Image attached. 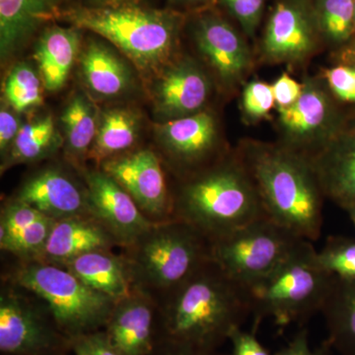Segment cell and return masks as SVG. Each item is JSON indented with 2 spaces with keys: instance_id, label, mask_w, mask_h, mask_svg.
Listing matches in <instances>:
<instances>
[{
  "instance_id": "f1b7e54d",
  "label": "cell",
  "mask_w": 355,
  "mask_h": 355,
  "mask_svg": "<svg viewBox=\"0 0 355 355\" xmlns=\"http://www.w3.org/2000/svg\"><path fill=\"white\" fill-rule=\"evenodd\" d=\"M60 140L53 116L25 123L21 127L12 146L2 159L1 170L18 164L38 162L55 153Z\"/></svg>"
},
{
  "instance_id": "7a4b0ae2",
  "label": "cell",
  "mask_w": 355,
  "mask_h": 355,
  "mask_svg": "<svg viewBox=\"0 0 355 355\" xmlns=\"http://www.w3.org/2000/svg\"><path fill=\"white\" fill-rule=\"evenodd\" d=\"M266 216L314 242L323 228L324 196L309 158L282 144L247 142L238 153Z\"/></svg>"
},
{
  "instance_id": "83f0119b",
  "label": "cell",
  "mask_w": 355,
  "mask_h": 355,
  "mask_svg": "<svg viewBox=\"0 0 355 355\" xmlns=\"http://www.w3.org/2000/svg\"><path fill=\"white\" fill-rule=\"evenodd\" d=\"M62 121L69 160L83 169L81 162L87 158L99 125L94 105L86 96H74L64 109Z\"/></svg>"
},
{
  "instance_id": "ee69618b",
  "label": "cell",
  "mask_w": 355,
  "mask_h": 355,
  "mask_svg": "<svg viewBox=\"0 0 355 355\" xmlns=\"http://www.w3.org/2000/svg\"><path fill=\"white\" fill-rule=\"evenodd\" d=\"M347 214H349L350 220H352V223H354L355 227V209H350L349 211H347Z\"/></svg>"
},
{
  "instance_id": "6da1fadb",
  "label": "cell",
  "mask_w": 355,
  "mask_h": 355,
  "mask_svg": "<svg viewBox=\"0 0 355 355\" xmlns=\"http://www.w3.org/2000/svg\"><path fill=\"white\" fill-rule=\"evenodd\" d=\"M161 338L218 349L251 315L249 293L210 259L157 301Z\"/></svg>"
},
{
  "instance_id": "7c38bea8",
  "label": "cell",
  "mask_w": 355,
  "mask_h": 355,
  "mask_svg": "<svg viewBox=\"0 0 355 355\" xmlns=\"http://www.w3.org/2000/svg\"><path fill=\"white\" fill-rule=\"evenodd\" d=\"M99 169L128 191L147 218L153 222L173 219V196L162 161L154 151H128L105 161Z\"/></svg>"
},
{
  "instance_id": "44dd1931",
  "label": "cell",
  "mask_w": 355,
  "mask_h": 355,
  "mask_svg": "<svg viewBox=\"0 0 355 355\" xmlns=\"http://www.w3.org/2000/svg\"><path fill=\"white\" fill-rule=\"evenodd\" d=\"M116 247H120L116 240L94 217L72 216L55 221L38 261L62 265L89 252Z\"/></svg>"
},
{
  "instance_id": "d590c367",
  "label": "cell",
  "mask_w": 355,
  "mask_h": 355,
  "mask_svg": "<svg viewBox=\"0 0 355 355\" xmlns=\"http://www.w3.org/2000/svg\"><path fill=\"white\" fill-rule=\"evenodd\" d=\"M74 355H123L110 342L104 330L72 338Z\"/></svg>"
},
{
  "instance_id": "7402d4cb",
  "label": "cell",
  "mask_w": 355,
  "mask_h": 355,
  "mask_svg": "<svg viewBox=\"0 0 355 355\" xmlns=\"http://www.w3.org/2000/svg\"><path fill=\"white\" fill-rule=\"evenodd\" d=\"M91 288L119 301L132 293V277L125 259L113 250H96L62 265Z\"/></svg>"
},
{
  "instance_id": "603a6c76",
  "label": "cell",
  "mask_w": 355,
  "mask_h": 355,
  "mask_svg": "<svg viewBox=\"0 0 355 355\" xmlns=\"http://www.w3.org/2000/svg\"><path fill=\"white\" fill-rule=\"evenodd\" d=\"M64 0H0L2 58L19 50L46 21L57 17Z\"/></svg>"
},
{
  "instance_id": "8fae6325",
  "label": "cell",
  "mask_w": 355,
  "mask_h": 355,
  "mask_svg": "<svg viewBox=\"0 0 355 355\" xmlns=\"http://www.w3.org/2000/svg\"><path fill=\"white\" fill-rule=\"evenodd\" d=\"M320 42L313 0H277L261 39V57L272 64H299Z\"/></svg>"
},
{
  "instance_id": "9c48e42d",
  "label": "cell",
  "mask_w": 355,
  "mask_h": 355,
  "mask_svg": "<svg viewBox=\"0 0 355 355\" xmlns=\"http://www.w3.org/2000/svg\"><path fill=\"white\" fill-rule=\"evenodd\" d=\"M0 352L6 355H69L72 340L38 296L2 280Z\"/></svg>"
},
{
  "instance_id": "2e32d148",
  "label": "cell",
  "mask_w": 355,
  "mask_h": 355,
  "mask_svg": "<svg viewBox=\"0 0 355 355\" xmlns=\"http://www.w3.org/2000/svg\"><path fill=\"white\" fill-rule=\"evenodd\" d=\"M103 330L121 354L150 355L161 340L157 301L133 288L130 295L116 301Z\"/></svg>"
},
{
  "instance_id": "5bb4252c",
  "label": "cell",
  "mask_w": 355,
  "mask_h": 355,
  "mask_svg": "<svg viewBox=\"0 0 355 355\" xmlns=\"http://www.w3.org/2000/svg\"><path fill=\"white\" fill-rule=\"evenodd\" d=\"M157 137L167 160L182 179L205 169L221 158L218 149V127L209 111L176 120L167 121L157 128Z\"/></svg>"
},
{
  "instance_id": "cb8c5ba5",
  "label": "cell",
  "mask_w": 355,
  "mask_h": 355,
  "mask_svg": "<svg viewBox=\"0 0 355 355\" xmlns=\"http://www.w3.org/2000/svg\"><path fill=\"white\" fill-rule=\"evenodd\" d=\"M79 53L80 33L73 26H53L42 34L35 50V60L46 90L62 88Z\"/></svg>"
},
{
  "instance_id": "30bf717a",
  "label": "cell",
  "mask_w": 355,
  "mask_h": 355,
  "mask_svg": "<svg viewBox=\"0 0 355 355\" xmlns=\"http://www.w3.org/2000/svg\"><path fill=\"white\" fill-rule=\"evenodd\" d=\"M297 101L279 112L280 144L307 158L321 151L352 125L323 81L307 77Z\"/></svg>"
},
{
  "instance_id": "1f68e13d",
  "label": "cell",
  "mask_w": 355,
  "mask_h": 355,
  "mask_svg": "<svg viewBox=\"0 0 355 355\" xmlns=\"http://www.w3.org/2000/svg\"><path fill=\"white\" fill-rule=\"evenodd\" d=\"M318 261L324 270L338 279L355 280V240L343 236H331L321 251Z\"/></svg>"
},
{
  "instance_id": "ab89813d",
  "label": "cell",
  "mask_w": 355,
  "mask_h": 355,
  "mask_svg": "<svg viewBox=\"0 0 355 355\" xmlns=\"http://www.w3.org/2000/svg\"><path fill=\"white\" fill-rule=\"evenodd\" d=\"M21 127L22 125H20L19 120L13 112L9 111L6 107H1V111H0V151H1L2 159L6 157L9 149L12 146Z\"/></svg>"
},
{
  "instance_id": "f35d334b",
  "label": "cell",
  "mask_w": 355,
  "mask_h": 355,
  "mask_svg": "<svg viewBox=\"0 0 355 355\" xmlns=\"http://www.w3.org/2000/svg\"><path fill=\"white\" fill-rule=\"evenodd\" d=\"M333 350L330 343L324 340L321 347L312 349L309 343V331L302 328L292 338L291 342L273 355H330Z\"/></svg>"
},
{
  "instance_id": "ac0fdd59",
  "label": "cell",
  "mask_w": 355,
  "mask_h": 355,
  "mask_svg": "<svg viewBox=\"0 0 355 355\" xmlns=\"http://www.w3.org/2000/svg\"><path fill=\"white\" fill-rule=\"evenodd\" d=\"M210 88L209 77L193 60L168 65L156 84V113L165 121L197 114L209 99Z\"/></svg>"
},
{
  "instance_id": "8992f818",
  "label": "cell",
  "mask_w": 355,
  "mask_h": 355,
  "mask_svg": "<svg viewBox=\"0 0 355 355\" xmlns=\"http://www.w3.org/2000/svg\"><path fill=\"white\" fill-rule=\"evenodd\" d=\"M313 242L302 239L265 279L247 289L253 330L265 319L280 329L321 312L335 277L318 261Z\"/></svg>"
},
{
  "instance_id": "74e56055",
  "label": "cell",
  "mask_w": 355,
  "mask_h": 355,
  "mask_svg": "<svg viewBox=\"0 0 355 355\" xmlns=\"http://www.w3.org/2000/svg\"><path fill=\"white\" fill-rule=\"evenodd\" d=\"M272 86L277 109L291 106L297 101L303 90V84L297 83L287 73L282 74Z\"/></svg>"
},
{
  "instance_id": "d4e9b609",
  "label": "cell",
  "mask_w": 355,
  "mask_h": 355,
  "mask_svg": "<svg viewBox=\"0 0 355 355\" xmlns=\"http://www.w3.org/2000/svg\"><path fill=\"white\" fill-rule=\"evenodd\" d=\"M321 313L331 349L340 355H355V280L335 277Z\"/></svg>"
},
{
  "instance_id": "ba28073f",
  "label": "cell",
  "mask_w": 355,
  "mask_h": 355,
  "mask_svg": "<svg viewBox=\"0 0 355 355\" xmlns=\"http://www.w3.org/2000/svg\"><path fill=\"white\" fill-rule=\"evenodd\" d=\"M302 240L268 216L210 243V258L249 289L277 268Z\"/></svg>"
},
{
  "instance_id": "ffe728a7",
  "label": "cell",
  "mask_w": 355,
  "mask_h": 355,
  "mask_svg": "<svg viewBox=\"0 0 355 355\" xmlns=\"http://www.w3.org/2000/svg\"><path fill=\"white\" fill-rule=\"evenodd\" d=\"M324 198L345 211L355 209V127L310 157Z\"/></svg>"
},
{
  "instance_id": "8d00e7d4",
  "label": "cell",
  "mask_w": 355,
  "mask_h": 355,
  "mask_svg": "<svg viewBox=\"0 0 355 355\" xmlns=\"http://www.w3.org/2000/svg\"><path fill=\"white\" fill-rule=\"evenodd\" d=\"M232 345L231 355H273L257 338V331L233 329L228 338Z\"/></svg>"
},
{
  "instance_id": "4fadbf2b",
  "label": "cell",
  "mask_w": 355,
  "mask_h": 355,
  "mask_svg": "<svg viewBox=\"0 0 355 355\" xmlns=\"http://www.w3.org/2000/svg\"><path fill=\"white\" fill-rule=\"evenodd\" d=\"M87 190L89 214L125 248L154 223L147 218L127 191L99 168L79 170Z\"/></svg>"
},
{
  "instance_id": "9a60e30c",
  "label": "cell",
  "mask_w": 355,
  "mask_h": 355,
  "mask_svg": "<svg viewBox=\"0 0 355 355\" xmlns=\"http://www.w3.org/2000/svg\"><path fill=\"white\" fill-rule=\"evenodd\" d=\"M200 53L226 88L242 84L253 65L246 39L228 21L214 12L200 14L193 23Z\"/></svg>"
},
{
  "instance_id": "e575fe53",
  "label": "cell",
  "mask_w": 355,
  "mask_h": 355,
  "mask_svg": "<svg viewBox=\"0 0 355 355\" xmlns=\"http://www.w3.org/2000/svg\"><path fill=\"white\" fill-rule=\"evenodd\" d=\"M239 23L247 37H254L263 18L266 0H219Z\"/></svg>"
},
{
  "instance_id": "f546056e",
  "label": "cell",
  "mask_w": 355,
  "mask_h": 355,
  "mask_svg": "<svg viewBox=\"0 0 355 355\" xmlns=\"http://www.w3.org/2000/svg\"><path fill=\"white\" fill-rule=\"evenodd\" d=\"M355 0H313L315 18L322 41L335 51L355 37Z\"/></svg>"
},
{
  "instance_id": "4dcf8cb0",
  "label": "cell",
  "mask_w": 355,
  "mask_h": 355,
  "mask_svg": "<svg viewBox=\"0 0 355 355\" xmlns=\"http://www.w3.org/2000/svg\"><path fill=\"white\" fill-rule=\"evenodd\" d=\"M4 96L9 106L16 112L36 108L43 103L41 81L30 65H16L7 76Z\"/></svg>"
},
{
  "instance_id": "f6af8a7d",
  "label": "cell",
  "mask_w": 355,
  "mask_h": 355,
  "mask_svg": "<svg viewBox=\"0 0 355 355\" xmlns=\"http://www.w3.org/2000/svg\"><path fill=\"white\" fill-rule=\"evenodd\" d=\"M178 2H187V3H193V2L202 1V0H176Z\"/></svg>"
},
{
  "instance_id": "d6a6232c",
  "label": "cell",
  "mask_w": 355,
  "mask_h": 355,
  "mask_svg": "<svg viewBox=\"0 0 355 355\" xmlns=\"http://www.w3.org/2000/svg\"><path fill=\"white\" fill-rule=\"evenodd\" d=\"M275 105L272 86L270 84L254 80L247 83L243 89L242 112L250 121L266 118Z\"/></svg>"
},
{
  "instance_id": "7dc6e473",
  "label": "cell",
  "mask_w": 355,
  "mask_h": 355,
  "mask_svg": "<svg viewBox=\"0 0 355 355\" xmlns=\"http://www.w3.org/2000/svg\"><path fill=\"white\" fill-rule=\"evenodd\" d=\"M354 127H355V125H354Z\"/></svg>"
},
{
  "instance_id": "60d3db41",
  "label": "cell",
  "mask_w": 355,
  "mask_h": 355,
  "mask_svg": "<svg viewBox=\"0 0 355 355\" xmlns=\"http://www.w3.org/2000/svg\"><path fill=\"white\" fill-rule=\"evenodd\" d=\"M150 355H231L222 354L218 349H207L202 347H195V345H188L175 342V340H168V338H161L156 345L155 349L151 352Z\"/></svg>"
},
{
  "instance_id": "836d02e7",
  "label": "cell",
  "mask_w": 355,
  "mask_h": 355,
  "mask_svg": "<svg viewBox=\"0 0 355 355\" xmlns=\"http://www.w3.org/2000/svg\"><path fill=\"white\" fill-rule=\"evenodd\" d=\"M323 81L338 104L355 108V65L340 64L324 70Z\"/></svg>"
},
{
  "instance_id": "e0dca14e",
  "label": "cell",
  "mask_w": 355,
  "mask_h": 355,
  "mask_svg": "<svg viewBox=\"0 0 355 355\" xmlns=\"http://www.w3.org/2000/svg\"><path fill=\"white\" fill-rule=\"evenodd\" d=\"M13 198L55 220L89 214L85 183L58 167L46 168L28 178Z\"/></svg>"
},
{
  "instance_id": "52a82bcc",
  "label": "cell",
  "mask_w": 355,
  "mask_h": 355,
  "mask_svg": "<svg viewBox=\"0 0 355 355\" xmlns=\"http://www.w3.org/2000/svg\"><path fill=\"white\" fill-rule=\"evenodd\" d=\"M2 280L42 299L60 330L71 340L103 330L116 304L64 266L44 261L17 260Z\"/></svg>"
},
{
  "instance_id": "5b68a950",
  "label": "cell",
  "mask_w": 355,
  "mask_h": 355,
  "mask_svg": "<svg viewBox=\"0 0 355 355\" xmlns=\"http://www.w3.org/2000/svg\"><path fill=\"white\" fill-rule=\"evenodd\" d=\"M133 287L158 301L181 286L210 259V242L179 219L154 222L140 237L121 248Z\"/></svg>"
},
{
  "instance_id": "277c9868",
  "label": "cell",
  "mask_w": 355,
  "mask_h": 355,
  "mask_svg": "<svg viewBox=\"0 0 355 355\" xmlns=\"http://www.w3.org/2000/svg\"><path fill=\"white\" fill-rule=\"evenodd\" d=\"M60 16L77 29L108 40L146 73H157L168 67L183 24L179 13L135 3L79 7L62 11Z\"/></svg>"
},
{
  "instance_id": "7bdbcfd3",
  "label": "cell",
  "mask_w": 355,
  "mask_h": 355,
  "mask_svg": "<svg viewBox=\"0 0 355 355\" xmlns=\"http://www.w3.org/2000/svg\"><path fill=\"white\" fill-rule=\"evenodd\" d=\"M94 6H119L135 3V0H92Z\"/></svg>"
},
{
  "instance_id": "4316f807",
  "label": "cell",
  "mask_w": 355,
  "mask_h": 355,
  "mask_svg": "<svg viewBox=\"0 0 355 355\" xmlns=\"http://www.w3.org/2000/svg\"><path fill=\"white\" fill-rule=\"evenodd\" d=\"M139 118L128 109H113L103 114L87 158L97 168L109 159L128 153L139 137Z\"/></svg>"
},
{
  "instance_id": "3957f363",
  "label": "cell",
  "mask_w": 355,
  "mask_h": 355,
  "mask_svg": "<svg viewBox=\"0 0 355 355\" xmlns=\"http://www.w3.org/2000/svg\"><path fill=\"white\" fill-rule=\"evenodd\" d=\"M172 196L173 219L190 224L210 243L266 216L238 154L182 179Z\"/></svg>"
},
{
  "instance_id": "bcb514c9",
  "label": "cell",
  "mask_w": 355,
  "mask_h": 355,
  "mask_svg": "<svg viewBox=\"0 0 355 355\" xmlns=\"http://www.w3.org/2000/svg\"><path fill=\"white\" fill-rule=\"evenodd\" d=\"M354 20H355V2H354Z\"/></svg>"
},
{
  "instance_id": "484cf974",
  "label": "cell",
  "mask_w": 355,
  "mask_h": 355,
  "mask_svg": "<svg viewBox=\"0 0 355 355\" xmlns=\"http://www.w3.org/2000/svg\"><path fill=\"white\" fill-rule=\"evenodd\" d=\"M86 85L101 97H114L130 86V73L121 58L99 42H90L80 57Z\"/></svg>"
},
{
  "instance_id": "b9f144b4",
  "label": "cell",
  "mask_w": 355,
  "mask_h": 355,
  "mask_svg": "<svg viewBox=\"0 0 355 355\" xmlns=\"http://www.w3.org/2000/svg\"><path fill=\"white\" fill-rule=\"evenodd\" d=\"M336 53H338L340 62L355 65V37L349 44L336 51Z\"/></svg>"
},
{
  "instance_id": "d6986e66",
  "label": "cell",
  "mask_w": 355,
  "mask_h": 355,
  "mask_svg": "<svg viewBox=\"0 0 355 355\" xmlns=\"http://www.w3.org/2000/svg\"><path fill=\"white\" fill-rule=\"evenodd\" d=\"M55 219L11 198L0 212V249L18 261H38Z\"/></svg>"
}]
</instances>
